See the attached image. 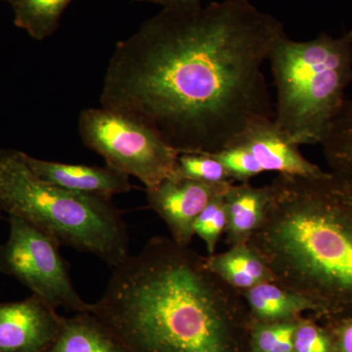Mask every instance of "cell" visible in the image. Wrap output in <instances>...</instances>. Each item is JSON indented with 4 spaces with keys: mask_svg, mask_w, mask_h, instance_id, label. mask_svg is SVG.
Here are the masks:
<instances>
[{
    "mask_svg": "<svg viewBox=\"0 0 352 352\" xmlns=\"http://www.w3.org/2000/svg\"><path fill=\"white\" fill-rule=\"evenodd\" d=\"M212 155L224 164L233 182H250L252 177L264 173L256 157L239 145L229 146Z\"/></svg>",
    "mask_w": 352,
    "mask_h": 352,
    "instance_id": "7402d4cb",
    "label": "cell"
},
{
    "mask_svg": "<svg viewBox=\"0 0 352 352\" xmlns=\"http://www.w3.org/2000/svg\"><path fill=\"white\" fill-rule=\"evenodd\" d=\"M232 184L201 182L173 175L146 189L148 206L166 223L171 239L182 247H189L199 215Z\"/></svg>",
    "mask_w": 352,
    "mask_h": 352,
    "instance_id": "ba28073f",
    "label": "cell"
},
{
    "mask_svg": "<svg viewBox=\"0 0 352 352\" xmlns=\"http://www.w3.org/2000/svg\"><path fill=\"white\" fill-rule=\"evenodd\" d=\"M25 164L43 182L82 195L111 199L133 189L129 176L110 166L46 161L22 152Z\"/></svg>",
    "mask_w": 352,
    "mask_h": 352,
    "instance_id": "30bf717a",
    "label": "cell"
},
{
    "mask_svg": "<svg viewBox=\"0 0 352 352\" xmlns=\"http://www.w3.org/2000/svg\"><path fill=\"white\" fill-rule=\"evenodd\" d=\"M224 195L208 204L199 215L194 227L195 235L205 242L208 256H214L219 238L226 233L227 217Z\"/></svg>",
    "mask_w": 352,
    "mask_h": 352,
    "instance_id": "44dd1931",
    "label": "cell"
},
{
    "mask_svg": "<svg viewBox=\"0 0 352 352\" xmlns=\"http://www.w3.org/2000/svg\"><path fill=\"white\" fill-rule=\"evenodd\" d=\"M10 233L0 245V271L54 308L88 310L69 276L59 243L25 220L9 215Z\"/></svg>",
    "mask_w": 352,
    "mask_h": 352,
    "instance_id": "52a82bcc",
    "label": "cell"
},
{
    "mask_svg": "<svg viewBox=\"0 0 352 352\" xmlns=\"http://www.w3.org/2000/svg\"><path fill=\"white\" fill-rule=\"evenodd\" d=\"M268 61L277 89L275 124L298 147L321 144L352 83V29L308 41L285 34Z\"/></svg>",
    "mask_w": 352,
    "mask_h": 352,
    "instance_id": "5b68a950",
    "label": "cell"
},
{
    "mask_svg": "<svg viewBox=\"0 0 352 352\" xmlns=\"http://www.w3.org/2000/svg\"><path fill=\"white\" fill-rule=\"evenodd\" d=\"M63 316L36 295L0 302V352H46L59 333Z\"/></svg>",
    "mask_w": 352,
    "mask_h": 352,
    "instance_id": "9c48e42d",
    "label": "cell"
},
{
    "mask_svg": "<svg viewBox=\"0 0 352 352\" xmlns=\"http://www.w3.org/2000/svg\"><path fill=\"white\" fill-rule=\"evenodd\" d=\"M135 1L159 4L164 8H197L201 6V0H135Z\"/></svg>",
    "mask_w": 352,
    "mask_h": 352,
    "instance_id": "cb8c5ba5",
    "label": "cell"
},
{
    "mask_svg": "<svg viewBox=\"0 0 352 352\" xmlns=\"http://www.w3.org/2000/svg\"><path fill=\"white\" fill-rule=\"evenodd\" d=\"M270 199V185L232 184L224 195L228 245L245 244L263 223Z\"/></svg>",
    "mask_w": 352,
    "mask_h": 352,
    "instance_id": "7c38bea8",
    "label": "cell"
},
{
    "mask_svg": "<svg viewBox=\"0 0 352 352\" xmlns=\"http://www.w3.org/2000/svg\"><path fill=\"white\" fill-rule=\"evenodd\" d=\"M234 144L251 153L264 173L273 171L278 175L300 176H317L325 173L303 156L300 147L280 131L273 119L254 122Z\"/></svg>",
    "mask_w": 352,
    "mask_h": 352,
    "instance_id": "8fae6325",
    "label": "cell"
},
{
    "mask_svg": "<svg viewBox=\"0 0 352 352\" xmlns=\"http://www.w3.org/2000/svg\"><path fill=\"white\" fill-rule=\"evenodd\" d=\"M207 263L215 275L241 294L264 282H274L267 264L248 243L208 256Z\"/></svg>",
    "mask_w": 352,
    "mask_h": 352,
    "instance_id": "5bb4252c",
    "label": "cell"
},
{
    "mask_svg": "<svg viewBox=\"0 0 352 352\" xmlns=\"http://www.w3.org/2000/svg\"><path fill=\"white\" fill-rule=\"evenodd\" d=\"M1 214H2V210H1V208H0V219H1Z\"/></svg>",
    "mask_w": 352,
    "mask_h": 352,
    "instance_id": "d4e9b609",
    "label": "cell"
},
{
    "mask_svg": "<svg viewBox=\"0 0 352 352\" xmlns=\"http://www.w3.org/2000/svg\"><path fill=\"white\" fill-rule=\"evenodd\" d=\"M293 352H337L330 329L319 321L302 317L298 322L293 340Z\"/></svg>",
    "mask_w": 352,
    "mask_h": 352,
    "instance_id": "ffe728a7",
    "label": "cell"
},
{
    "mask_svg": "<svg viewBox=\"0 0 352 352\" xmlns=\"http://www.w3.org/2000/svg\"><path fill=\"white\" fill-rule=\"evenodd\" d=\"M0 208L61 245L94 254L113 270L129 256L126 221L111 199L43 182L25 164L22 151L0 150Z\"/></svg>",
    "mask_w": 352,
    "mask_h": 352,
    "instance_id": "277c9868",
    "label": "cell"
},
{
    "mask_svg": "<svg viewBox=\"0 0 352 352\" xmlns=\"http://www.w3.org/2000/svg\"><path fill=\"white\" fill-rule=\"evenodd\" d=\"M285 34L250 0L164 8L116 45L101 106L151 127L178 153L215 154L274 117L263 68Z\"/></svg>",
    "mask_w": 352,
    "mask_h": 352,
    "instance_id": "6da1fadb",
    "label": "cell"
},
{
    "mask_svg": "<svg viewBox=\"0 0 352 352\" xmlns=\"http://www.w3.org/2000/svg\"><path fill=\"white\" fill-rule=\"evenodd\" d=\"M78 133L88 149L100 155L106 166L134 176L153 188L175 175L179 153L151 127L106 108L85 109Z\"/></svg>",
    "mask_w": 352,
    "mask_h": 352,
    "instance_id": "8992f818",
    "label": "cell"
},
{
    "mask_svg": "<svg viewBox=\"0 0 352 352\" xmlns=\"http://www.w3.org/2000/svg\"><path fill=\"white\" fill-rule=\"evenodd\" d=\"M46 352H124L110 332L89 311L63 317L59 333Z\"/></svg>",
    "mask_w": 352,
    "mask_h": 352,
    "instance_id": "9a60e30c",
    "label": "cell"
},
{
    "mask_svg": "<svg viewBox=\"0 0 352 352\" xmlns=\"http://www.w3.org/2000/svg\"><path fill=\"white\" fill-rule=\"evenodd\" d=\"M330 171L352 180V100H346L321 142Z\"/></svg>",
    "mask_w": 352,
    "mask_h": 352,
    "instance_id": "e0dca14e",
    "label": "cell"
},
{
    "mask_svg": "<svg viewBox=\"0 0 352 352\" xmlns=\"http://www.w3.org/2000/svg\"><path fill=\"white\" fill-rule=\"evenodd\" d=\"M175 175L207 183L234 182L224 164L212 154L179 153Z\"/></svg>",
    "mask_w": 352,
    "mask_h": 352,
    "instance_id": "d6986e66",
    "label": "cell"
},
{
    "mask_svg": "<svg viewBox=\"0 0 352 352\" xmlns=\"http://www.w3.org/2000/svg\"><path fill=\"white\" fill-rule=\"evenodd\" d=\"M300 319L285 322L252 320L248 352H293L294 333Z\"/></svg>",
    "mask_w": 352,
    "mask_h": 352,
    "instance_id": "ac0fdd59",
    "label": "cell"
},
{
    "mask_svg": "<svg viewBox=\"0 0 352 352\" xmlns=\"http://www.w3.org/2000/svg\"><path fill=\"white\" fill-rule=\"evenodd\" d=\"M124 352H248L252 316L242 294L207 258L155 236L113 268L88 310Z\"/></svg>",
    "mask_w": 352,
    "mask_h": 352,
    "instance_id": "7a4b0ae2",
    "label": "cell"
},
{
    "mask_svg": "<svg viewBox=\"0 0 352 352\" xmlns=\"http://www.w3.org/2000/svg\"><path fill=\"white\" fill-rule=\"evenodd\" d=\"M14 13V24L32 38L43 41L59 27L64 11L73 0H6Z\"/></svg>",
    "mask_w": 352,
    "mask_h": 352,
    "instance_id": "2e32d148",
    "label": "cell"
},
{
    "mask_svg": "<svg viewBox=\"0 0 352 352\" xmlns=\"http://www.w3.org/2000/svg\"><path fill=\"white\" fill-rule=\"evenodd\" d=\"M248 244L274 282L307 298L328 323L352 315V180L332 171L278 175Z\"/></svg>",
    "mask_w": 352,
    "mask_h": 352,
    "instance_id": "3957f363",
    "label": "cell"
},
{
    "mask_svg": "<svg viewBox=\"0 0 352 352\" xmlns=\"http://www.w3.org/2000/svg\"><path fill=\"white\" fill-rule=\"evenodd\" d=\"M254 321L296 320L303 314H314V305L305 296L276 282H264L242 294Z\"/></svg>",
    "mask_w": 352,
    "mask_h": 352,
    "instance_id": "4fadbf2b",
    "label": "cell"
},
{
    "mask_svg": "<svg viewBox=\"0 0 352 352\" xmlns=\"http://www.w3.org/2000/svg\"><path fill=\"white\" fill-rule=\"evenodd\" d=\"M333 333L337 352H352V315L324 323Z\"/></svg>",
    "mask_w": 352,
    "mask_h": 352,
    "instance_id": "603a6c76",
    "label": "cell"
}]
</instances>
